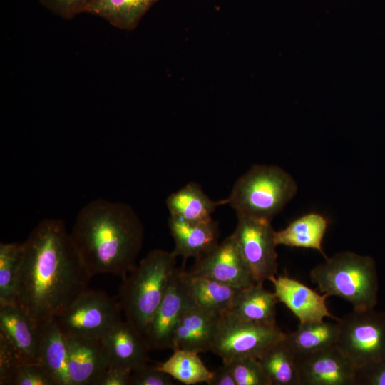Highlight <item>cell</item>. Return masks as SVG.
<instances>
[{
	"instance_id": "cell-1",
	"label": "cell",
	"mask_w": 385,
	"mask_h": 385,
	"mask_svg": "<svg viewBox=\"0 0 385 385\" xmlns=\"http://www.w3.org/2000/svg\"><path fill=\"white\" fill-rule=\"evenodd\" d=\"M92 277L63 220L43 219L22 242L15 302L39 326L86 291Z\"/></svg>"
},
{
	"instance_id": "cell-2",
	"label": "cell",
	"mask_w": 385,
	"mask_h": 385,
	"mask_svg": "<svg viewBox=\"0 0 385 385\" xmlns=\"http://www.w3.org/2000/svg\"><path fill=\"white\" fill-rule=\"evenodd\" d=\"M71 234L92 276L124 279L136 265L144 227L128 204L98 198L79 211Z\"/></svg>"
},
{
	"instance_id": "cell-3",
	"label": "cell",
	"mask_w": 385,
	"mask_h": 385,
	"mask_svg": "<svg viewBox=\"0 0 385 385\" xmlns=\"http://www.w3.org/2000/svg\"><path fill=\"white\" fill-rule=\"evenodd\" d=\"M176 258L173 252L153 250L123 279L118 301L125 319L142 334L165 295Z\"/></svg>"
},
{
	"instance_id": "cell-4",
	"label": "cell",
	"mask_w": 385,
	"mask_h": 385,
	"mask_svg": "<svg viewBox=\"0 0 385 385\" xmlns=\"http://www.w3.org/2000/svg\"><path fill=\"white\" fill-rule=\"evenodd\" d=\"M309 277L322 293L347 301L353 309H374L377 304L378 272L371 256L338 252L312 268Z\"/></svg>"
},
{
	"instance_id": "cell-5",
	"label": "cell",
	"mask_w": 385,
	"mask_h": 385,
	"mask_svg": "<svg viewBox=\"0 0 385 385\" xmlns=\"http://www.w3.org/2000/svg\"><path fill=\"white\" fill-rule=\"evenodd\" d=\"M297 191L294 178L280 167L255 165L237 179L230 195L222 201L237 215L272 222Z\"/></svg>"
},
{
	"instance_id": "cell-6",
	"label": "cell",
	"mask_w": 385,
	"mask_h": 385,
	"mask_svg": "<svg viewBox=\"0 0 385 385\" xmlns=\"http://www.w3.org/2000/svg\"><path fill=\"white\" fill-rule=\"evenodd\" d=\"M118 299L87 289L53 319L66 337L101 339L121 320Z\"/></svg>"
},
{
	"instance_id": "cell-7",
	"label": "cell",
	"mask_w": 385,
	"mask_h": 385,
	"mask_svg": "<svg viewBox=\"0 0 385 385\" xmlns=\"http://www.w3.org/2000/svg\"><path fill=\"white\" fill-rule=\"evenodd\" d=\"M338 322L337 346L356 369L385 358V312L353 309Z\"/></svg>"
},
{
	"instance_id": "cell-8",
	"label": "cell",
	"mask_w": 385,
	"mask_h": 385,
	"mask_svg": "<svg viewBox=\"0 0 385 385\" xmlns=\"http://www.w3.org/2000/svg\"><path fill=\"white\" fill-rule=\"evenodd\" d=\"M285 335L277 324L246 322L226 312L220 316L211 351L224 364L240 358L259 359Z\"/></svg>"
},
{
	"instance_id": "cell-9",
	"label": "cell",
	"mask_w": 385,
	"mask_h": 385,
	"mask_svg": "<svg viewBox=\"0 0 385 385\" xmlns=\"http://www.w3.org/2000/svg\"><path fill=\"white\" fill-rule=\"evenodd\" d=\"M232 234L254 281L262 284L277 274L278 261L271 221L237 215Z\"/></svg>"
},
{
	"instance_id": "cell-10",
	"label": "cell",
	"mask_w": 385,
	"mask_h": 385,
	"mask_svg": "<svg viewBox=\"0 0 385 385\" xmlns=\"http://www.w3.org/2000/svg\"><path fill=\"white\" fill-rule=\"evenodd\" d=\"M185 272L175 269L143 334L150 350L172 349L174 332L180 317L185 310L195 306L188 289Z\"/></svg>"
},
{
	"instance_id": "cell-11",
	"label": "cell",
	"mask_w": 385,
	"mask_h": 385,
	"mask_svg": "<svg viewBox=\"0 0 385 385\" xmlns=\"http://www.w3.org/2000/svg\"><path fill=\"white\" fill-rule=\"evenodd\" d=\"M297 361L299 385H354L356 368L337 344Z\"/></svg>"
},
{
	"instance_id": "cell-12",
	"label": "cell",
	"mask_w": 385,
	"mask_h": 385,
	"mask_svg": "<svg viewBox=\"0 0 385 385\" xmlns=\"http://www.w3.org/2000/svg\"><path fill=\"white\" fill-rule=\"evenodd\" d=\"M189 272L215 279L238 289L255 283L232 234L210 252L195 260Z\"/></svg>"
},
{
	"instance_id": "cell-13",
	"label": "cell",
	"mask_w": 385,
	"mask_h": 385,
	"mask_svg": "<svg viewBox=\"0 0 385 385\" xmlns=\"http://www.w3.org/2000/svg\"><path fill=\"white\" fill-rule=\"evenodd\" d=\"M0 337L24 363L40 364V328L16 302L0 304Z\"/></svg>"
},
{
	"instance_id": "cell-14",
	"label": "cell",
	"mask_w": 385,
	"mask_h": 385,
	"mask_svg": "<svg viewBox=\"0 0 385 385\" xmlns=\"http://www.w3.org/2000/svg\"><path fill=\"white\" fill-rule=\"evenodd\" d=\"M279 302L283 303L299 323L322 321L324 318L339 320L327 306L326 294H320L299 281L287 276H274L270 280Z\"/></svg>"
},
{
	"instance_id": "cell-15",
	"label": "cell",
	"mask_w": 385,
	"mask_h": 385,
	"mask_svg": "<svg viewBox=\"0 0 385 385\" xmlns=\"http://www.w3.org/2000/svg\"><path fill=\"white\" fill-rule=\"evenodd\" d=\"M221 314L193 306L185 310L176 326L172 350L197 354L211 351Z\"/></svg>"
},
{
	"instance_id": "cell-16",
	"label": "cell",
	"mask_w": 385,
	"mask_h": 385,
	"mask_svg": "<svg viewBox=\"0 0 385 385\" xmlns=\"http://www.w3.org/2000/svg\"><path fill=\"white\" fill-rule=\"evenodd\" d=\"M101 341L111 366L132 371L149 361L150 349L143 334L126 319L121 320Z\"/></svg>"
},
{
	"instance_id": "cell-17",
	"label": "cell",
	"mask_w": 385,
	"mask_h": 385,
	"mask_svg": "<svg viewBox=\"0 0 385 385\" xmlns=\"http://www.w3.org/2000/svg\"><path fill=\"white\" fill-rule=\"evenodd\" d=\"M66 341L71 385H94L109 366L101 339L66 337Z\"/></svg>"
},
{
	"instance_id": "cell-18",
	"label": "cell",
	"mask_w": 385,
	"mask_h": 385,
	"mask_svg": "<svg viewBox=\"0 0 385 385\" xmlns=\"http://www.w3.org/2000/svg\"><path fill=\"white\" fill-rule=\"evenodd\" d=\"M168 227L175 247L172 251L184 259H200L218 245V225L212 219L205 222H190L170 216Z\"/></svg>"
},
{
	"instance_id": "cell-19",
	"label": "cell",
	"mask_w": 385,
	"mask_h": 385,
	"mask_svg": "<svg viewBox=\"0 0 385 385\" xmlns=\"http://www.w3.org/2000/svg\"><path fill=\"white\" fill-rule=\"evenodd\" d=\"M278 302L274 292L255 283L238 291L228 312L246 322L274 325Z\"/></svg>"
},
{
	"instance_id": "cell-20",
	"label": "cell",
	"mask_w": 385,
	"mask_h": 385,
	"mask_svg": "<svg viewBox=\"0 0 385 385\" xmlns=\"http://www.w3.org/2000/svg\"><path fill=\"white\" fill-rule=\"evenodd\" d=\"M40 328V364L55 379L57 385H71L68 367L66 337L54 319Z\"/></svg>"
},
{
	"instance_id": "cell-21",
	"label": "cell",
	"mask_w": 385,
	"mask_h": 385,
	"mask_svg": "<svg viewBox=\"0 0 385 385\" xmlns=\"http://www.w3.org/2000/svg\"><path fill=\"white\" fill-rule=\"evenodd\" d=\"M329 220L322 215L311 212L291 222L284 229L274 232L277 245L312 249L319 252L325 258L322 241Z\"/></svg>"
},
{
	"instance_id": "cell-22",
	"label": "cell",
	"mask_w": 385,
	"mask_h": 385,
	"mask_svg": "<svg viewBox=\"0 0 385 385\" xmlns=\"http://www.w3.org/2000/svg\"><path fill=\"white\" fill-rule=\"evenodd\" d=\"M222 201L211 200L200 185L190 182L170 194L166 200L170 216L190 222H205L212 220L215 209Z\"/></svg>"
},
{
	"instance_id": "cell-23",
	"label": "cell",
	"mask_w": 385,
	"mask_h": 385,
	"mask_svg": "<svg viewBox=\"0 0 385 385\" xmlns=\"http://www.w3.org/2000/svg\"><path fill=\"white\" fill-rule=\"evenodd\" d=\"M190 294L200 308L223 314L230 312L235 297L240 289L206 277L185 272Z\"/></svg>"
},
{
	"instance_id": "cell-24",
	"label": "cell",
	"mask_w": 385,
	"mask_h": 385,
	"mask_svg": "<svg viewBox=\"0 0 385 385\" xmlns=\"http://www.w3.org/2000/svg\"><path fill=\"white\" fill-rule=\"evenodd\" d=\"M339 332L338 320L299 323L297 329L286 333L285 341L297 357L336 345Z\"/></svg>"
},
{
	"instance_id": "cell-25",
	"label": "cell",
	"mask_w": 385,
	"mask_h": 385,
	"mask_svg": "<svg viewBox=\"0 0 385 385\" xmlns=\"http://www.w3.org/2000/svg\"><path fill=\"white\" fill-rule=\"evenodd\" d=\"M158 0H91L85 11L98 15L121 29L135 28L142 16Z\"/></svg>"
},
{
	"instance_id": "cell-26",
	"label": "cell",
	"mask_w": 385,
	"mask_h": 385,
	"mask_svg": "<svg viewBox=\"0 0 385 385\" xmlns=\"http://www.w3.org/2000/svg\"><path fill=\"white\" fill-rule=\"evenodd\" d=\"M258 359L272 385H299L297 357L285 337L269 347Z\"/></svg>"
},
{
	"instance_id": "cell-27",
	"label": "cell",
	"mask_w": 385,
	"mask_h": 385,
	"mask_svg": "<svg viewBox=\"0 0 385 385\" xmlns=\"http://www.w3.org/2000/svg\"><path fill=\"white\" fill-rule=\"evenodd\" d=\"M156 367L173 379L186 385L207 383L212 377L198 354L185 349H175L173 354Z\"/></svg>"
},
{
	"instance_id": "cell-28",
	"label": "cell",
	"mask_w": 385,
	"mask_h": 385,
	"mask_svg": "<svg viewBox=\"0 0 385 385\" xmlns=\"http://www.w3.org/2000/svg\"><path fill=\"white\" fill-rule=\"evenodd\" d=\"M22 242L0 243V304L14 302Z\"/></svg>"
},
{
	"instance_id": "cell-29",
	"label": "cell",
	"mask_w": 385,
	"mask_h": 385,
	"mask_svg": "<svg viewBox=\"0 0 385 385\" xmlns=\"http://www.w3.org/2000/svg\"><path fill=\"white\" fill-rule=\"evenodd\" d=\"M226 364L230 369L236 385H272L257 358H240Z\"/></svg>"
},
{
	"instance_id": "cell-30",
	"label": "cell",
	"mask_w": 385,
	"mask_h": 385,
	"mask_svg": "<svg viewBox=\"0 0 385 385\" xmlns=\"http://www.w3.org/2000/svg\"><path fill=\"white\" fill-rule=\"evenodd\" d=\"M9 385H57V384L41 364L21 362L15 369Z\"/></svg>"
},
{
	"instance_id": "cell-31",
	"label": "cell",
	"mask_w": 385,
	"mask_h": 385,
	"mask_svg": "<svg viewBox=\"0 0 385 385\" xmlns=\"http://www.w3.org/2000/svg\"><path fill=\"white\" fill-rule=\"evenodd\" d=\"M174 380L156 366L145 364L131 371L129 385H173Z\"/></svg>"
},
{
	"instance_id": "cell-32",
	"label": "cell",
	"mask_w": 385,
	"mask_h": 385,
	"mask_svg": "<svg viewBox=\"0 0 385 385\" xmlns=\"http://www.w3.org/2000/svg\"><path fill=\"white\" fill-rule=\"evenodd\" d=\"M354 385H385V358L356 369Z\"/></svg>"
},
{
	"instance_id": "cell-33",
	"label": "cell",
	"mask_w": 385,
	"mask_h": 385,
	"mask_svg": "<svg viewBox=\"0 0 385 385\" xmlns=\"http://www.w3.org/2000/svg\"><path fill=\"white\" fill-rule=\"evenodd\" d=\"M22 362L10 345L0 337V384L9 385L11 376Z\"/></svg>"
},
{
	"instance_id": "cell-34",
	"label": "cell",
	"mask_w": 385,
	"mask_h": 385,
	"mask_svg": "<svg viewBox=\"0 0 385 385\" xmlns=\"http://www.w3.org/2000/svg\"><path fill=\"white\" fill-rule=\"evenodd\" d=\"M131 371L109 365L94 385H129Z\"/></svg>"
},
{
	"instance_id": "cell-35",
	"label": "cell",
	"mask_w": 385,
	"mask_h": 385,
	"mask_svg": "<svg viewBox=\"0 0 385 385\" xmlns=\"http://www.w3.org/2000/svg\"><path fill=\"white\" fill-rule=\"evenodd\" d=\"M54 9L64 16L83 11L91 0H46Z\"/></svg>"
},
{
	"instance_id": "cell-36",
	"label": "cell",
	"mask_w": 385,
	"mask_h": 385,
	"mask_svg": "<svg viewBox=\"0 0 385 385\" xmlns=\"http://www.w3.org/2000/svg\"><path fill=\"white\" fill-rule=\"evenodd\" d=\"M208 385H236L229 366L223 364L222 366L212 371V375Z\"/></svg>"
}]
</instances>
